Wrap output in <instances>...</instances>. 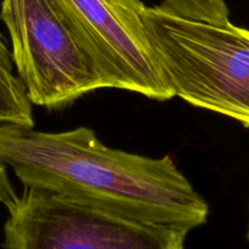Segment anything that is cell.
I'll list each match as a JSON object with an SVG mask.
<instances>
[{
  "label": "cell",
  "instance_id": "cell-1",
  "mask_svg": "<svg viewBox=\"0 0 249 249\" xmlns=\"http://www.w3.org/2000/svg\"><path fill=\"white\" fill-rule=\"evenodd\" d=\"M0 163L23 186L63 196L146 223L192 231L209 207L169 156L151 158L111 148L95 131H39L0 124Z\"/></svg>",
  "mask_w": 249,
  "mask_h": 249
},
{
  "label": "cell",
  "instance_id": "cell-2",
  "mask_svg": "<svg viewBox=\"0 0 249 249\" xmlns=\"http://www.w3.org/2000/svg\"><path fill=\"white\" fill-rule=\"evenodd\" d=\"M148 43L174 96L249 128V31L145 6Z\"/></svg>",
  "mask_w": 249,
  "mask_h": 249
},
{
  "label": "cell",
  "instance_id": "cell-3",
  "mask_svg": "<svg viewBox=\"0 0 249 249\" xmlns=\"http://www.w3.org/2000/svg\"><path fill=\"white\" fill-rule=\"evenodd\" d=\"M5 206L2 249H185L189 235L33 186Z\"/></svg>",
  "mask_w": 249,
  "mask_h": 249
},
{
  "label": "cell",
  "instance_id": "cell-4",
  "mask_svg": "<svg viewBox=\"0 0 249 249\" xmlns=\"http://www.w3.org/2000/svg\"><path fill=\"white\" fill-rule=\"evenodd\" d=\"M0 19L33 105L60 108L105 88L58 0H2Z\"/></svg>",
  "mask_w": 249,
  "mask_h": 249
},
{
  "label": "cell",
  "instance_id": "cell-5",
  "mask_svg": "<svg viewBox=\"0 0 249 249\" xmlns=\"http://www.w3.org/2000/svg\"><path fill=\"white\" fill-rule=\"evenodd\" d=\"M105 88L174 97L151 50L141 0H58Z\"/></svg>",
  "mask_w": 249,
  "mask_h": 249
},
{
  "label": "cell",
  "instance_id": "cell-6",
  "mask_svg": "<svg viewBox=\"0 0 249 249\" xmlns=\"http://www.w3.org/2000/svg\"><path fill=\"white\" fill-rule=\"evenodd\" d=\"M0 124L34 126L32 102L26 87L14 74L12 60L0 56Z\"/></svg>",
  "mask_w": 249,
  "mask_h": 249
},
{
  "label": "cell",
  "instance_id": "cell-7",
  "mask_svg": "<svg viewBox=\"0 0 249 249\" xmlns=\"http://www.w3.org/2000/svg\"><path fill=\"white\" fill-rule=\"evenodd\" d=\"M180 17L212 23L229 22V7L225 0H163L160 5Z\"/></svg>",
  "mask_w": 249,
  "mask_h": 249
},
{
  "label": "cell",
  "instance_id": "cell-8",
  "mask_svg": "<svg viewBox=\"0 0 249 249\" xmlns=\"http://www.w3.org/2000/svg\"><path fill=\"white\" fill-rule=\"evenodd\" d=\"M14 195L15 192L7 179L5 165L0 163V202L5 204Z\"/></svg>",
  "mask_w": 249,
  "mask_h": 249
},
{
  "label": "cell",
  "instance_id": "cell-9",
  "mask_svg": "<svg viewBox=\"0 0 249 249\" xmlns=\"http://www.w3.org/2000/svg\"><path fill=\"white\" fill-rule=\"evenodd\" d=\"M0 56H1L2 58L12 60V58H11V53H10V51L7 50L6 45H5V43H4V41H2L1 36H0Z\"/></svg>",
  "mask_w": 249,
  "mask_h": 249
},
{
  "label": "cell",
  "instance_id": "cell-10",
  "mask_svg": "<svg viewBox=\"0 0 249 249\" xmlns=\"http://www.w3.org/2000/svg\"><path fill=\"white\" fill-rule=\"evenodd\" d=\"M247 240L249 242V219H248V229H247Z\"/></svg>",
  "mask_w": 249,
  "mask_h": 249
}]
</instances>
